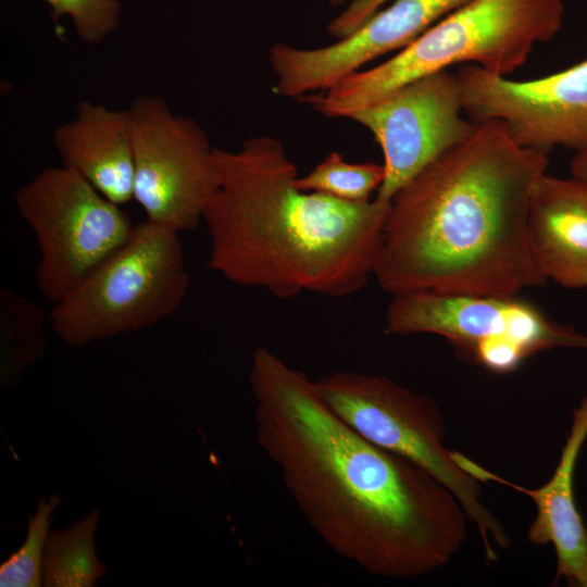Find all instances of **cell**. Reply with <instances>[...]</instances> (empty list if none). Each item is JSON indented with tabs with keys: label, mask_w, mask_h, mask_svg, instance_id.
<instances>
[{
	"label": "cell",
	"mask_w": 587,
	"mask_h": 587,
	"mask_svg": "<svg viewBox=\"0 0 587 587\" xmlns=\"http://www.w3.org/2000/svg\"><path fill=\"white\" fill-rule=\"evenodd\" d=\"M477 124L390 200L373 273L390 296L514 297L546 283L530 252L528 213L548 153L519 146L499 120Z\"/></svg>",
	"instance_id": "obj_2"
},
{
	"label": "cell",
	"mask_w": 587,
	"mask_h": 587,
	"mask_svg": "<svg viewBox=\"0 0 587 587\" xmlns=\"http://www.w3.org/2000/svg\"><path fill=\"white\" fill-rule=\"evenodd\" d=\"M385 178L383 164L350 163L339 152L328 153L308 174L296 178L303 191L321 192L349 202H365L377 191Z\"/></svg>",
	"instance_id": "obj_18"
},
{
	"label": "cell",
	"mask_w": 587,
	"mask_h": 587,
	"mask_svg": "<svg viewBox=\"0 0 587 587\" xmlns=\"http://www.w3.org/2000/svg\"><path fill=\"white\" fill-rule=\"evenodd\" d=\"M347 0H328V3L332 5V7H339L341 4H344Z\"/></svg>",
	"instance_id": "obj_23"
},
{
	"label": "cell",
	"mask_w": 587,
	"mask_h": 587,
	"mask_svg": "<svg viewBox=\"0 0 587 587\" xmlns=\"http://www.w3.org/2000/svg\"><path fill=\"white\" fill-rule=\"evenodd\" d=\"M178 232L148 220L50 312L70 347L149 327L174 314L189 287Z\"/></svg>",
	"instance_id": "obj_6"
},
{
	"label": "cell",
	"mask_w": 587,
	"mask_h": 587,
	"mask_svg": "<svg viewBox=\"0 0 587 587\" xmlns=\"http://www.w3.org/2000/svg\"><path fill=\"white\" fill-rule=\"evenodd\" d=\"M249 382L258 444L330 550L390 579L427 575L458 554L471 520L447 486L349 427L314 380L271 350L254 351Z\"/></svg>",
	"instance_id": "obj_1"
},
{
	"label": "cell",
	"mask_w": 587,
	"mask_h": 587,
	"mask_svg": "<svg viewBox=\"0 0 587 587\" xmlns=\"http://www.w3.org/2000/svg\"><path fill=\"white\" fill-rule=\"evenodd\" d=\"M14 202L40 251L36 283L53 304L117 250L134 225L76 172L47 167L21 186Z\"/></svg>",
	"instance_id": "obj_8"
},
{
	"label": "cell",
	"mask_w": 587,
	"mask_h": 587,
	"mask_svg": "<svg viewBox=\"0 0 587 587\" xmlns=\"http://www.w3.org/2000/svg\"><path fill=\"white\" fill-rule=\"evenodd\" d=\"M457 74L448 70L412 80L348 118L367 128L384 155L377 198L390 201L424 167L466 141L478 124L462 115Z\"/></svg>",
	"instance_id": "obj_10"
},
{
	"label": "cell",
	"mask_w": 587,
	"mask_h": 587,
	"mask_svg": "<svg viewBox=\"0 0 587 587\" xmlns=\"http://www.w3.org/2000/svg\"><path fill=\"white\" fill-rule=\"evenodd\" d=\"M55 18L68 16L78 38L90 45L100 43L118 26V0H45Z\"/></svg>",
	"instance_id": "obj_20"
},
{
	"label": "cell",
	"mask_w": 587,
	"mask_h": 587,
	"mask_svg": "<svg viewBox=\"0 0 587 587\" xmlns=\"http://www.w3.org/2000/svg\"><path fill=\"white\" fill-rule=\"evenodd\" d=\"M133 127V199L146 220L178 233L196 229L216 188L214 147L192 118L157 96L128 108Z\"/></svg>",
	"instance_id": "obj_9"
},
{
	"label": "cell",
	"mask_w": 587,
	"mask_h": 587,
	"mask_svg": "<svg viewBox=\"0 0 587 587\" xmlns=\"http://www.w3.org/2000/svg\"><path fill=\"white\" fill-rule=\"evenodd\" d=\"M467 1L396 0L335 43L311 49L276 43L268 53L276 75L274 92L300 98L325 91L377 57L403 49Z\"/></svg>",
	"instance_id": "obj_12"
},
{
	"label": "cell",
	"mask_w": 587,
	"mask_h": 587,
	"mask_svg": "<svg viewBox=\"0 0 587 587\" xmlns=\"http://www.w3.org/2000/svg\"><path fill=\"white\" fill-rule=\"evenodd\" d=\"M386 1L388 0L351 1L350 4L328 24L327 33L337 40L347 37L365 23L374 13L380 10Z\"/></svg>",
	"instance_id": "obj_21"
},
{
	"label": "cell",
	"mask_w": 587,
	"mask_h": 587,
	"mask_svg": "<svg viewBox=\"0 0 587 587\" xmlns=\"http://www.w3.org/2000/svg\"><path fill=\"white\" fill-rule=\"evenodd\" d=\"M216 188L203 215L209 267L279 299L346 297L373 276L390 201L349 202L303 191L284 145L271 136L214 148Z\"/></svg>",
	"instance_id": "obj_3"
},
{
	"label": "cell",
	"mask_w": 587,
	"mask_h": 587,
	"mask_svg": "<svg viewBox=\"0 0 587 587\" xmlns=\"http://www.w3.org/2000/svg\"><path fill=\"white\" fill-rule=\"evenodd\" d=\"M385 330L398 336L445 337L495 373L512 372L540 351L587 349V335L514 297L428 291L394 295L386 310Z\"/></svg>",
	"instance_id": "obj_7"
},
{
	"label": "cell",
	"mask_w": 587,
	"mask_h": 587,
	"mask_svg": "<svg viewBox=\"0 0 587 587\" xmlns=\"http://www.w3.org/2000/svg\"><path fill=\"white\" fill-rule=\"evenodd\" d=\"M584 521H585V527H586V533H587V513H586V515L584 517Z\"/></svg>",
	"instance_id": "obj_24"
},
{
	"label": "cell",
	"mask_w": 587,
	"mask_h": 587,
	"mask_svg": "<svg viewBox=\"0 0 587 587\" xmlns=\"http://www.w3.org/2000/svg\"><path fill=\"white\" fill-rule=\"evenodd\" d=\"M317 392L349 427L375 446L407 459L447 486L480 536L485 558L510 546L502 522L484 504L480 482L446 447V422L429 397L379 374L335 371L314 380Z\"/></svg>",
	"instance_id": "obj_5"
},
{
	"label": "cell",
	"mask_w": 587,
	"mask_h": 587,
	"mask_svg": "<svg viewBox=\"0 0 587 587\" xmlns=\"http://www.w3.org/2000/svg\"><path fill=\"white\" fill-rule=\"evenodd\" d=\"M464 113L475 123L501 121L521 147L549 153L587 149V58L553 74L514 80L475 64L457 71Z\"/></svg>",
	"instance_id": "obj_11"
},
{
	"label": "cell",
	"mask_w": 587,
	"mask_h": 587,
	"mask_svg": "<svg viewBox=\"0 0 587 587\" xmlns=\"http://www.w3.org/2000/svg\"><path fill=\"white\" fill-rule=\"evenodd\" d=\"M528 242L544 276L566 288L587 287V184L546 173L530 197Z\"/></svg>",
	"instance_id": "obj_14"
},
{
	"label": "cell",
	"mask_w": 587,
	"mask_h": 587,
	"mask_svg": "<svg viewBox=\"0 0 587 587\" xmlns=\"http://www.w3.org/2000/svg\"><path fill=\"white\" fill-rule=\"evenodd\" d=\"M42 305L7 285L0 287V384L14 386L47 350Z\"/></svg>",
	"instance_id": "obj_16"
},
{
	"label": "cell",
	"mask_w": 587,
	"mask_h": 587,
	"mask_svg": "<svg viewBox=\"0 0 587 587\" xmlns=\"http://www.w3.org/2000/svg\"><path fill=\"white\" fill-rule=\"evenodd\" d=\"M53 143L63 166L76 172L110 201L133 199L134 148L129 110L82 100L76 115L55 128Z\"/></svg>",
	"instance_id": "obj_15"
},
{
	"label": "cell",
	"mask_w": 587,
	"mask_h": 587,
	"mask_svg": "<svg viewBox=\"0 0 587 587\" xmlns=\"http://www.w3.org/2000/svg\"><path fill=\"white\" fill-rule=\"evenodd\" d=\"M564 0H469L396 55L301 98L326 117H346L397 88L451 65L475 64L508 75L536 45L561 29Z\"/></svg>",
	"instance_id": "obj_4"
},
{
	"label": "cell",
	"mask_w": 587,
	"mask_h": 587,
	"mask_svg": "<svg viewBox=\"0 0 587 587\" xmlns=\"http://www.w3.org/2000/svg\"><path fill=\"white\" fill-rule=\"evenodd\" d=\"M58 495L39 500L33 515H28L27 536L22 547L0 566L1 587L41 586V565L53 510L60 504Z\"/></svg>",
	"instance_id": "obj_19"
},
{
	"label": "cell",
	"mask_w": 587,
	"mask_h": 587,
	"mask_svg": "<svg viewBox=\"0 0 587 587\" xmlns=\"http://www.w3.org/2000/svg\"><path fill=\"white\" fill-rule=\"evenodd\" d=\"M587 440V395L573 409L570 430L549 480L534 489L511 483L454 451L458 464L480 483L496 482L526 495L536 515L527 539L536 546L551 545L557 559L552 583L587 587V533L578 511L574 480L578 457Z\"/></svg>",
	"instance_id": "obj_13"
},
{
	"label": "cell",
	"mask_w": 587,
	"mask_h": 587,
	"mask_svg": "<svg viewBox=\"0 0 587 587\" xmlns=\"http://www.w3.org/2000/svg\"><path fill=\"white\" fill-rule=\"evenodd\" d=\"M100 514L92 511L71 526L50 532L41 565V583L47 587H90L107 573L95 551V534Z\"/></svg>",
	"instance_id": "obj_17"
},
{
	"label": "cell",
	"mask_w": 587,
	"mask_h": 587,
	"mask_svg": "<svg viewBox=\"0 0 587 587\" xmlns=\"http://www.w3.org/2000/svg\"><path fill=\"white\" fill-rule=\"evenodd\" d=\"M571 175L587 184V149L575 153L570 165Z\"/></svg>",
	"instance_id": "obj_22"
}]
</instances>
